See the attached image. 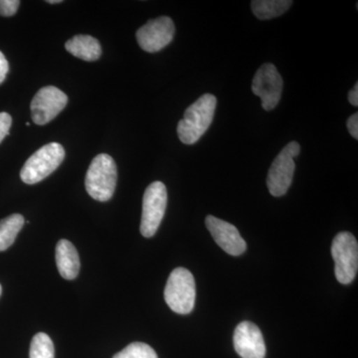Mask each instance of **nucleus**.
<instances>
[{
	"label": "nucleus",
	"instance_id": "nucleus-1",
	"mask_svg": "<svg viewBox=\"0 0 358 358\" xmlns=\"http://www.w3.org/2000/svg\"><path fill=\"white\" fill-rule=\"evenodd\" d=\"M217 99L211 94L200 96L186 109L185 117L179 121L178 134L185 145H194L206 133L215 114Z\"/></svg>",
	"mask_w": 358,
	"mask_h": 358
},
{
	"label": "nucleus",
	"instance_id": "nucleus-2",
	"mask_svg": "<svg viewBox=\"0 0 358 358\" xmlns=\"http://www.w3.org/2000/svg\"><path fill=\"white\" fill-rule=\"evenodd\" d=\"M117 171L115 160L109 155L101 154L92 160L87 171L85 186L92 199L109 201L117 185Z\"/></svg>",
	"mask_w": 358,
	"mask_h": 358
},
{
	"label": "nucleus",
	"instance_id": "nucleus-3",
	"mask_svg": "<svg viewBox=\"0 0 358 358\" xmlns=\"http://www.w3.org/2000/svg\"><path fill=\"white\" fill-rule=\"evenodd\" d=\"M196 298L193 275L185 268H174L167 280L164 289V299L167 306L174 313L179 315H188L194 308Z\"/></svg>",
	"mask_w": 358,
	"mask_h": 358
},
{
	"label": "nucleus",
	"instance_id": "nucleus-4",
	"mask_svg": "<svg viewBox=\"0 0 358 358\" xmlns=\"http://www.w3.org/2000/svg\"><path fill=\"white\" fill-rule=\"evenodd\" d=\"M64 159L65 150L60 143H48L26 160L20 178L26 185L38 183L53 173Z\"/></svg>",
	"mask_w": 358,
	"mask_h": 358
},
{
	"label": "nucleus",
	"instance_id": "nucleus-5",
	"mask_svg": "<svg viewBox=\"0 0 358 358\" xmlns=\"http://www.w3.org/2000/svg\"><path fill=\"white\" fill-rule=\"evenodd\" d=\"M301 145L296 141L288 143L277 155L268 169L267 186L268 192L275 197L282 196L288 192L293 182L294 157L300 155Z\"/></svg>",
	"mask_w": 358,
	"mask_h": 358
},
{
	"label": "nucleus",
	"instance_id": "nucleus-6",
	"mask_svg": "<svg viewBox=\"0 0 358 358\" xmlns=\"http://www.w3.org/2000/svg\"><path fill=\"white\" fill-rule=\"evenodd\" d=\"M331 255L336 263V280L341 284H350L355 279L358 268V244L352 233L341 232L336 235L331 245Z\"/></svg>",
	"mask_w": 358,
	"mask_h": 358
},
{
	"label": "nucleus",
	"instance_id": "nucleus-7",
	"mask_svg": "<svg viewBox=\"0 0 358 358\" xmlns=\"http://www.w3.org/2000/svg\"><path fill=\"white\" fill-rule=\"evenodd\" d=\"M166 185L160 181H155L143 194L141 222V233L143 237L150 238L157 233L166 213Z\"/></svg>",
	"mask_w": 358,
	"mask_h": 358
},
{
	"label": "nucleus",
	"instance_id": "nucleus-8",
	"mask_svg": "<svg viewBox=\"0 0 358 358\" xmlns=\"http://www.w3.org/2000/svg\"><path fill=\"white\" fill-rule=\"evenodd\" d=\"M252 91L262 101L265 110H272L281 100L282 79L275 65L266 63L257 71L252 82Z\"/></svg>",
	"mask_w": 358,
	"mask_h": 358
},
{
	"label": "nucleus",
	"instance_id": "nucleus-9",
	"mask_svg": "<svg viewBox=\"0 0 358 358\" xmlns=\"http://www.w3.org/2000/svg\"><path fill=\"white\" fill-rule=\"evenodd\" d=\"M68 96L54 86L40 89L31 102L32 121L38 126L48 124L66 107Z\"/></svg>",
	"mask_w": 358,
	"mask_h": 358
},
{
	"label": "nucleus",
	"instance_id": "nucleus-10",
	"mask_svg": "<svg viewBox=\"0 0 358 358\" xmlns=\"http://www.w3.org/2000/svg\"><path fill=\"white\" fill-rule=\"evenodd\" d=\"M176 26L171 18L162 16L148 21L136 32V40L143 50L148 53L159 52L173 41Z\"/></svg>",
	"mask_w": 358,
	"mask_h": 358
},
{
	"label": "nucleus",
	"instance_id": "nucleus-11",
	"mask_svg": "<svg viewBox=\"0 0 358 358\" xmlns=\"http://www.w3.org/2000/svg\"><path fill=\"white\" fill-rule=\"evenodd\" d=\"M207 229L218 246L232 256H240L246 251V242L232 224L209 215L205 219Z\"/></svg>",
	"mask_w": 358,
	"mask_h": 358
},
{
	"label": "nucleus",
	"instance_id": "nucleus-12",
	"mask_svg": "<svg viewBox=\"0 0 358 358\" xmlns=\"http://www.w3.org/2000/svg\"><path fill=\"white\" fill-rule=\"evenodd\" d=\"M235 350L242 358H265L266 345L260 329L251 322L238 324L233 336Z\"/></svg>",
	"mask_w": 358,
	"mask_h": 358
},
{
	"label": "nucleus",
	"instance_id": "nucleus-13",
	"mask_svg": "<svg viewBox=\"0 0 358 358\" xmlns=\"http://www.w3.org/2000/svg\"><path fill=\"white\" fill-rule=\"evenodd\" d=\"M56 264L59 273L66 280L77 278L80 272L79 254L74 245L68 240L62 239L56 246Z\"/></svg>",
	"mask_w": 358,
	"mask_h": 358
},
{
	"label": "nucleus",
	"instance_id": "nucleus-14",
	"mask_svg": "<svg viewBox=\"0 0 358 358\" xmlns=\"http://www.w3.org/2000/svg\"><path fill=\"white\" fill-rule=\"evenodd\" d=\"M66 50L84 61H96L102 55L100 42L90 35H76L65 44Z\"/></svg>",
	"mask_w": 358,
	"mask_h": 358
},
{
	"label": "nucleus",
	"instance_id": "nucleus-15",
	"mask_svg": "<svg viewBox=\"0 0 358 358\" xmlns=\"http://www.w3.org/2000/svg\"><path fill=\"white\" fill-rule=\"evenodd\" d=\"M292 4L293 1L289 0H254L251 7L257 18L268 20L287 13Z\"/></svg>",
	"mask_w": 358,
	"mask_h": 358
},
{
	"label": "nucleus",
	"instance_id": "nucleus-16",
	"mask_svg": "<svg viewBox=\"0 0 358 358\" xmlns=\"http://www.w3.org/2000/svg\"><path fill=\"white\" fill-rule=\"evenodd\" d=\"M24 223L21 214H13L0 221V252L6 251L14 243Z\"/></svg>",
	"mask_w": 358,
	"mask_h": 358
},
{
	"label": "nucleus",
	"instance_id": "nucleus-17",
	"mask_svg": "<svg viewBox=\"0 0 358 358\" xmlns=\"http://www.w3.org/2000/svg\"><path fill=\"white\" fill-rule=\"evenodd\" d=\"M30 358H55V348L48 334H37L30 345Z\"/></svg>",
	"mask_w": 358,
	"mask_h": 358
},
{
	"label": "nucleus",
	"instance_id": "nucleus-18",
	"mask_svg": "<svg viewBox=\"0 0 358 358\" xmlns=\"http://www.w3.org/2000/svg\"><path fill=\"white\" fill-rule=\"evenodd\" d=\"M113 358H159L154 348L147 343H133L117 352Z\"/></svg>",
	"mask_w": 358,
	"mask_h": 358
},
{
	"label": "nucleus",
	"instance_id": "nucleus-19",
	"mask_svg": "<svg viewBox=\"0 0 358 358\" xmlns=\"http://www.w3.org/2000/svg\"><path fill=\"white\" fill-rule=\"evenodd\" d=\"M20 4V0H0V15L6 17L13 16L17 13Z\"/></svg>",
	"mask_w": 358,
	"mask_h": 358
},
{
	"label": "nucleus",
	"instance_id": "nucleus-20",
	"mask_svg": "<svg viewBox=\"0 0 358 358\" xmlns=\"http://www.w3.org/2000/svg\"><path fill=\"white\" fill-rule=\"evenodd\" d=\"M11 124H13V119H11L10 115L7 113H0V143L6 136H8Z\"/></svg>",
	"mask_w": 358,
	"mask_h": 358
},
{
	"label": "nucleus",
	"instance_id": "nucleus-21",
	"mask_svg": "<svg viewBox=\"0 0 358 358\" xmlns=\"http://www.w3.org/2000/svg\"><path fill=\"white\" fill-rule=\"evenodd\" d=\"M348 131H350V134H352V138H355V140L358 138V114L355 113L352 115H350L348 117Z\"/></svg>",
	"mask_w": 358,
	"mask_h": 358
},
{
	"label": "nucleus",
	"instance_id": "nucleus-22",
	"mask_svg": "<svg viewBox=\"0 0 358 358\" xmlns=\"http://www.w3.org/2000/svg\"><path fill=\"white\" fill-rule=\"evenodd\" d=\"M9 71L8 61L6 60V56L0 51V84L3 83Z\"/></svg>",
	"mask_w": 358,
	"mask_h": 358
},
{
	"label": "nucleus",
	"instance_id": "nucleus-23",
	"mask_svg": "<svg viewBox=\"0 0 358 358\" xmlns=\"http://www.w3.org/2000/svg\"><path fill=\"white\" fill-rule=\"evenodd\" d=\"M348 101L355 107L358 106V84H355V88L350 92L348 94Z\"/></svg>",
	"mask_w": 358,
	"mask_h": 358
},
{
	"label": "nucleus",
	"instance_id": "nucleus-24",
	"mask_svg": "<svg viewBox=\"0 0 358 358\" xmlns=\"http://www.w3.org/2000/svg\"><path fill=\"white\" fill-rule=\"evenodd\" d=\"M48 3H50V4H55V3H61V0H48Z\"/></svg>",
	"mask_w": 358,
	"mask_h": 358
},
{
	"label": "nucleus",
	"instance_id": "nucleus-25",
	"mask_svg": "<svg viewBox=\"0 0 358 358\" xmlns=\"http://www.w3.org/2000/svg\"><path fill=\"white\" fill-rule=\"evenodd\" d=\"M1 293H2V288H1V285H0V296H1Z\"/></svg>",
	"mask_w": 358,
	"mask_h": 358
}]
</instances>
